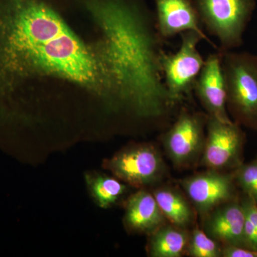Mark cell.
<instances>
[{
    "instance_id": "obj_1",
    "label": "cell",
    "mask_w": 257,
    "mask_h": 257,
    "mask_svg": "<svg viewBox=\"0 0 257 257\" xmlns=\"http://www.w3.org/2000/svg\"><path fill=\"white\" fill-rule=\"evenodd\" d=\"M165 42L146 0H0V119L85 104L119 128L156 124L173 106Z\"/></svg>"
},
{
    "instance_id": "obj_2",
    "label": "cell",
    "mask_w": 257,
    "mask_h": 257,
    "mask_svg": "<svg viewBox=\"0 0 257 257\" xmlns=\"http://www.w3.org/2000/svg\"><path fill=\"white\" fill-rule=\"evenodd\" d=\"M220 51L227 110L236 122L257 128V55Z\"/></svg>"
},
{
    "instance_id": "obj_3",
    "label": "cell",
    "mask_w": 257,
    "mask_h": 257,
    "mask_svg": "<svg viewBox=\"0 0 257 257\" xmlns=\"http://www.w3.org/2000/svg\"><path fill=\"white\" fill-rule=\"evenodd\" d=\"M203 28L220 44L219 50L243 45V36L253 11L255 0H193Z\"/></svg>"
},
{
    "instance_id": "obj_4",
    "label": "cell",
    "mask_w": 257,
    "mask_h": 257,
    "mask_svg": "<svg viewBox=\"0 0 257 257\" xmlns=\"http://www.w3.org/2000/svg\"><path fill=\"white\" fill-rule=\"evenodd\" d=\"M181 45L175 53H164L162 69L164 81L170 96L180 104L194 89V83L202 70L205 60L198 50L203 37L197 32L180 34Z\"/></svg>"
},
{
    "instance_id": "obj_5",
    "label": "cell",
    "mask_w": 257,
    "mask_h": 257,
    "mask_svg": "<svg viewBox=\"0 0 257 257\" xmlns=\"http://www.w3.org/2000/svg\"><path fill=\"white\" fill-rule=\"evenodd\" d=\"M103 166L116 178L138 188L157 182L165 170L160 152L150 144L126 147L104 161Z\"/></svg>"
},
{
    "instance_id": "obj_6",
    "label": "cell",
    "mask_w": 257,
    "mask_h": 257,
    "mask_svg": "<svg viewBox=\"0 0 257 257\" xmlns=\"http://www.w3.org/2000/svg\"><path fill=\"white\" fill-rule=\"evenodd\" d=\"M208 115L191 112L182 108L175 122L164 135V145L171 160L177 167L189 165L202 154L204 128Z\"/></svg>"
},
{
    "instance_id": "obj_7",
    "label": "cell",
    "mask_w": 257,
    "mask_h": 257,
    "mask_svg": "<svg viewBox=\"0 0 257 257\" xmlns=\"http://www.w3.org/2000/svg\"><path fill=\"white\" fill-rule=\"evenodd\" d=\"M207 135L202 152L203 165L219 171L234 164L242 145V132L237 123L223 122L208 116Z\"/></svg>"
},
{
    "instance_id": "obj_8",
    "label": "cell",
    "mask_w": 257,
    "mask_h": 257,
    "mask_svg": "<svg viewBox=\"0 0 257 257\" xmlns=\"http://www.w3.org/2000/svg\"><path fill=\"white\" fill-rule=\"evenodd\" d=\"M193 90L208 116L223 122H232L226 107V83L220 50L208 56Z\"/></svg>"
},
{
    "instance_id": "obj_9",
    "label": "cell",
    "mask_w": 257,
    "mask_h": 257,
    "mask_svg": "<svg viewBox=\"0 0 257 257\" xmlns=\"http://www.w3.org/2000/svg\"><path fill=\"white\" fill-rule=\"evenodd\" d=\"M157 30L164 40L187 31H194L214 48L204 32L199 13L193 0H154Z\"/></svg>"
},
{
    "instance_id": "obj_10",
    "label": "cell",
    "mask_w": 257,
    "mask_h": 257,
    "mask_svg": "<svg viewBox=\"0 0 257 257\" xmlns=\"http://www.w3.org/2000/svg\"><path fill=\"white\" fill-rule=\"evenodd\" d=\"M182 185L200 214H209L232 195L229 176L212 170L184 179Z\"/></svg>"
},
{
    "instance_id": "obj_11",
    "label": "cell",
    "mask_w": 257,
    "mask_h": 257,
    "mask_svg": "<svg viewBox=\"0 0 257 257\" xmlns=\"http://www.w3.org/2000/svg\"><path fill=\"white\" fill-rule=\"evenodd\" d=\"M209 216L205 232L216 241L226 245H244L245 212L243 206L232 204L216 208Z\"/></svg>"
},
{
    "instance_id": "obj_12",
    "label": "cell",
    "mask_w": 257,
    "mask_h": 257,
    "mask_svg": "<svg viewBox=\"0 0 257 257\" xmlns=\"http://www.w3.org/2000/svg\"><path fill=\"white\" fill-rule=\"evenodd\" d=\"M124 208V225L130 231L153 232L165 221V216L153 194L143 189L128 198Z\"/></svg>"
},
{
    "instance_id": "obj_13",
    "label": "cell",
    "mask_w": 257,
    "mask_h": 257,
    "mask_svg": "<svg viewBox=\"0 0 257 257\" xmlns=\"http://www.w3.org/2000/svg\"><path fill=\"white\" fill-rule=\"evenodd\" d=\"M91 197L99 207L107 209L114 205L126 192V185L116 177L97 172L84 175Z\"/></svg>"
},
{
    "instance_id": "obj_14",
    "label": "cell",
    "mask_w": 257,
    "mask_h": 257,
    "mask_svg": "<svg viewBox=\"0 0 257 257\" xmlns=\"http://www.w3.org/2000/svg\"><path fill=\"white\" fill-rule=\"evenodd\" d=\"M188 236L178 226H160L153 231L149 251L154 257H179L188 243Z\"/></svg>"
},
{
    "instance_id": "obj_15",
    "label": "cell",
    "mask_w": 257,
    "mask_h": 257,
    "mask_svg": "<svg viewBox=\"0 0 257 257\" xmlns=\"http://www.w3.org/2000/svg\"><path fill=\"white\" fill-rule=\"evenodd\" d=\"M153 195L162 214L175 226L184 228L191 222L192 209L178 192L172 189L161 188L155 190Z\"/></svg>"
},
{
    "instance_id": "obj_16",
    "label": "cell",
    "mask_w": 257,
    "mask_h": 257,
    "mask_svg": "<svg viewBox=\"0 0 257 257\" xmlns=\"http://www.w3.org/2000/svg\"><path fill=\"white\" fill-rule=\"evenodd\" d=\"M186 249L189 256L193 257L221 256V248L218 241L199 229H194L192 231Z\"/></svg>"
},
{
    "instance_id": "obj_17",
    "label": "cell",
    "mask_w": 257,
    "mask_h": 257,
    "mask_svg": "<svg viewBox=\"0 0 257 257\" xmlns=\"http://www.w3.org/2000/svg\"><path fill=\"white\" fill-rule=\"evenodd\" d=\"M237 179L243 190L257 202V162L243 167L238 173Z\"/></svg>"
},
{
    "instance_id": "obj_18",
    "label": "cell",
    "mask_w": 257,
    "mask_h": 257,
    "mask_svg": "<svg viewBox=\"0 0 257 257\" xmlns=\"http://www.w3.org/2000/svg\"><path fill=\"white\" fill-rule=\"evenodd\" d=\"M221 256L224 257H257V251L239 246L226 245L221 249Z\"/></svg>"
},
{
    "instance_id": "obj_19",
    "label": "cell",
    "mask_w": 257,
    "mask_h": 257,
    "mask_svg": "<svg viewBox=\"0 0 257 257\" xmlns=\"http://www.w3.org/2000/svg\"><path fill=\"white\" fill-rule=\"evenodd\" d=\"M242 206L245 214L251 221L257 231V202L256 200L253 198L249 197L248 200Z\"/></svg>"
}]
</instances>
